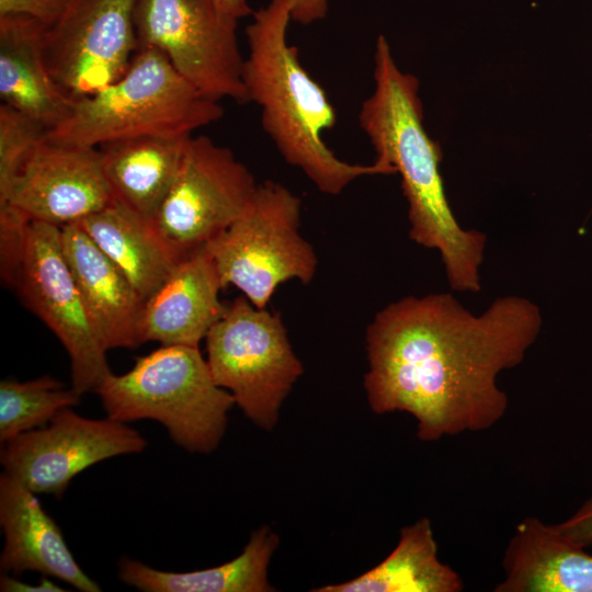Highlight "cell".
Segmentation results:
<instances>
[{
    "label": "cell",
    "instance_id": "obj_25",
    "mask_svg": "<svg viewBox=\"0 0 592 592\" xmlns=\"http://www.w3.org/2000/svg\"><path fill=\"white\" fill-rule=\"evenodd\" d=\"M67 3L68 0H0V16L25 15L50 27L59 20Z\"/></svg>",
    "mask_w": 592,
    "mask_h": 592
},
{
    "label": "cell",
    "instance_id": "obj_17",
    "mask_svg": "<svg viewBox=\"0 0 592 592\" xmlns=\"http://www.w3.org/2000/svg\"><path fill=\"white\" fill-rule=\"evenodd\" d=\"M502 566L494 592H592V555L536 516L515 526Z\"/></svg>",
    "mask_w": 592,
    "mask_h": 592
},
{
    "label": "cell",
    "instance_id": "obj_6",
    "mask_svg": "<svg viewBox=\"0 0 592 592\" xmlns=\"http://www.w3.org/2000/svg\"><path fill=\"white\" fill-rule=\"evenodd\" d=\"M0 243L2 281L67 351L71 387L80 395L94 391L111 369L65 258L60 227L5 217Z\"/></svg>",
    "mask_w": 592,
    "mask_h": 592
},
{
    "label": "cell",
    "instance_id": "obj_21",
    "mask_svg": "<svg viewBox=\"0 0 592 592\" xmlns=\"http://www.w3.org/2000/svg\"><path fill=\"white\" fill-rule=\"evenodd\" d=\"M277 546L278 535L263 525L250 535L239 556L219 566L170 572L124 557L118 562V577L144 592H271L275 589L267 570Z\"/></svg>",
    "mask_w": 592,
    "mask_h": 592
},
{
    "label": "cell",
    "instance_id": "obj_16",
    "mask_svg": "<svg viewBox=\"0 0 592 592\" xmlns=\"http://www.w3.org/2000/svg\"><path fill=\"white\" fill-rule=\"evenodd\" d=\"M60 238L87 316L104 350L138 346L143 300L126 276L77 223L60 227Z\"/></svg>",
    "mask_w": 592,
    "mask_h": 592
},
{
    "label": "cell",
    "instance_id": "obj_14",
    "mask_svg": "<svg viewBox=\"0 0 592 592\" xmlns=\"http://www.w3.org/2000/svg\"><path fill=\"white\" fill-rule=\"evenodd\" d=\"M212 255L202 246L185 255L164 282L143 301L139 343L198 346L221 318L226 304Z\"/></svg>",
    "mask_w": 592,
    "mask_h": 592
},
{
    "label": "cell",
    "instance_id": "obj_11",
    "mask_svg": "<svg viewBox=\"0 0 592 592\" xmlns=\"http://www.w3.org/2000/svg\"><path fill=\"white\" fill-rule=\"evenodd\" d=\"M136 2L68 0L43 44L47 70L67 96H88L126 71L138 49Z\"/></svg>",
    "mask_w": 592,
    "mask_h": 592
},
{
    "label": "cell",
    "instance_id": "obj_28",
    "mask_svg": "<svg viewBox=\"0 0 592 592\" xmlns=\"http://www.w3.org/2000/svg\"><path fill=\"white\" fill-rule=\"evenodd\" d=\"M0 591L2 592H64L53 580L43 576L37 584L22 582L19 579L2 573L0 578Z\"/></svg>",
    "mask_w": 592,
    "mask_h": 592
},
{
    "label": "cell",
    "instance_id": "obj_13",
    "mask_svg": "<svg viewBox=\"0 0 592 592\" xmlns=\"http://www.w3.org/2000/svg\"><path fill=\"white\" fill-rule=\"evenodd\" d=\"M115 201L95 147L45 139L31 155L0 206L57 227L77 223Z\"/></svg>",
    "mask_w": 592,
    "mask_h": 592
},
{
    "label": "cell",
    "instance_id": "obj_29",
    "mask_svg": "<svg viewBox=\"0 0 592 592\" xmlns=\"http://www.w3.org/2000/svg\"><path fill=\"white\" fill-rule=\"evenodd\" d=\"M223 12L241 19L252 13L247 0H212Z\"/></svg>",
    "mask_w": 592,
    "mask_h": 592
},
{
    "label": "cell",
    "instance_id": "obj_8",
    "mask_svg": "<svg viewBox=\"0 0 592 592\" xmlns=\"http://www.w3.org/2000/svg\"><path fill=\"white\" fill-rule=\"evenodd\" d=\"M205 342L215 383L231 394L251 422L271 431L304 372L281 314L258 308L240 295L226 305Z\"/></svg>",
    "mask_w": 592,
    "mask_h": 592
},
{
    "label": "cell",
    "instance_id": "obj_12",
    "mask_svg": "<svg viewBox=\"0 0 592 592\" xmlns=\"http://www.w3.org/2000/svg\"><path fill=\"white\" fill-rule=\"evenodd\" d=\"M1 446L0 463L7 474L36 494L60 499L84 469L107 458L140 453L147 441L125 422L109 417L89 419L67 408L45 426Z\"/></svg>",
    "mask_w": 592,
    "mask_h": 592
},
{
    "label": "cell",
    "instance_id": "obj_7",
    "mask_svg": "<svg viewBox=\"0 0 592 592\" xmlns=\"http://www.w3.org/2000/svg\"><path fill=\"white\" fill-rule=\"evenodd\" d=\"M300 198L285 185L258 183L241 215L205 244L223 287L232 285L255 307L265 308L281 284L310 283L318 259L300 235Z\"/></svg>",
    "mask_w": 592,
    "mask_h": 592
},
{
    "label": "cell",
    "instance_id": "obj_5",
    "mask_svg": "<svg viewBox=\"0 0 592 592\" xmlns=\"http://www.w3.org/2000/svg\"><path fill=\"white\" fill-rule=\"evenodd\" d=\"M94 392L106 417L157 421L177 445L202 454L217 448L236 405L215 383L198 346L189 345H161L137 357L128 372H111Z\"/></svg>",
    "mask_w": 592,
    "mask_h": 592
},
{
    "label": "cell",
    "instance_id": "obj_23",
    "mask_svg": "<svg viewBox=\"0 0 592 592\" xmlns=\"http://www.w3.org/2000/svg\"><path fill=\"white\" fill-rule=\"evenodd\" d=\"M81 395L48 375L0 383V443L45 426L59 411L78 406Z\"/></svg>",
    "mask_w": 592,
    "mask_h": 592
},
{
    "label": "cell",
    "instance_id": "obj_9",
    "mask_svg": "<svg viewBox=\"0 0 592 592\" xmlns=\"http://www.w3.org/2000/svg\"><path fill=\"white\" fill-rule=\"evenodd\" d=\"M237 23L212 0H137L135 8L138 48L160 50L206 98L243 104L249 99Z\"/></svg>",
    "mask_w": 592,
    "mask_h": 592
},
{
    "label": "cell",
    "instance_id": "obj_1",
    "mask_svg": "<svg viewBox=\"0 0 592 592\" xmlns=\"http://www.w3.org/2000/svg\"><path fill=\"white\" fill-rule=\"evenodd\" d=\"M542 326L539 307L516 295L478 315L449 293L394 301L366 328L368 405L412 415L421 441L488 430L509 406L499 374L523 362Z\"/></svg>",
    "mask_w": 592,
    "mask_h": 592
},
{
    "label": "cell",
    "instance_id": "obj_27",
    "mask_svg": "<svg viewBox=\"0 0 592 592\" xmlns=\"http://www.w3.org/2000/svg\"><path fill=\"white\" fill-rule=\"evenodd\" d=\"M291 20L310 24L322 20L328 12V0H285Z\"/></svg>",
    "mask_w": 592,
    "mask_h": 592
},
{
    "label": "cell",
    "instance_id": "obj_26",
    "mask_svg": "<svg viewBox=\"0 0 592 592\" xmlns=\"http://www.w3.org/2000/svg\"><path fill=\"white\" fill-rule=\"evenodd\" d=\"M554 525L574 545L582 548L592 546V496L571 516Z\"/></svg>",
    "mask_w": 592,
    "mask_h": 592
},
{
    "label": "cell",
    "instance_id": "obj_2",
    "mask_svg": "<svg viewBox=\"0 0 592 592\" xmlns=\"http://www.w3.org/2000/svg\"><path fill=\"white\" fill-rule=\"evenodd\" d=\"M374 81L358 121L375 162L400 175L410 239L440 252L452 289L479 292L487 236L463 228L452 212L440 172L441 147L423 127L419 80L400 70L384 35L375 44Z\"/></svg>",
    "mask_w": 592,
    "mask_h": 592
},
{
    "label": "cell",
    "instance_id": "obj_10",
    "mask_svg": "<svg viewBox=\"0 0 592 592\" xmlns=\"http://www.w3.org/2000/svg\"><path fill=\"white\" fill-rule=\"evenodd\" d=\"M257 185L229 148L207 136L192 135L153 223L170 246L186 255L227 229L244 210Z\"/></svg>",
    "mask_w": 592,
    "mask_h": 592
},
{
    "label": "cell",
    "instance_id": "obj_4",
    "mask_svg": "<svg viewBox=\"0 0 592 592\" xmlns=\"http://www.w3.org/2000/svg\"><path fill=\"white\" fill-rule=\"evenodd\" d=\"M218 101L190 84L153 47H139L126 71L96 92L73 100L46 139L99 147L138 137H180L217 122Z\"/></svg>",
    "mask_w": 592,
    "mask_h": 592
},
{
    "label": "cell",
    "instance_id": "obj_18",
    "mask_svg": "<svg viewBox=\"0 0 592 592\" xmlns=\"http://www.w3.org/2000/svg\"><path fill=\"white\" fill-rule=\"evenodd\" d=\"M48 26L25 15L0 16V98L47 127H55L73 102L49 75L43 53Z\"/></svg>",
    "mask_w": 592,
    "mask_h": 592
},
{
    "label": "cell",
    "instance_id": "obj_20",
    "mask_svg": "<svg viewBox=\"0 0 592 592\" xmlns=\"http://www.w3.org/2000/svg\"><path fill=\"white\" fill-rule=\"evenodd\" d=\"M191 136L138 137L99 146L115 200L153 218L173 184Z\"/></svg>",
    "mask_w": 592,
    "mask_h": 592
},
{
    "label": "cell",
    "instance_id": "obj_22",
    "mask_svg": "<svg viewBox=\"0 0 592 592\" xmlns=\"http://www.w3.org/2000/svg\"><path fill=\"white\" fill-rule=\"evenodd\" d=\"M459 574L439 558L431 521L422 517L401 528L394 550L361 576L314 592H459Z\"/></svg>",
    "mask_w": 592,
    "mask_h": 592
},
{
    "label": "cell",
    "instance_id": "obj_24",
    "mask_svg": "<svg viewBox=\"0 0 592 592\" xmlns=\"http://www.w3.org/2000/svg\"><path fill=\"white\" fill-rule=\"evenodd\" d=\"M48 129L35 118L0 104V202L3 201L25 162L46 139Z\"/></svg>",
    "mask_w": 592,
    "mask_h": 592
},
{
    "label": "cell",
    "instance_id": "obj_15",
    "mask_svg": "<svg viewBox=\"0 0 592 592\" xmlns=\"http://www.w3.org/2000/svg\"><path fill=\"white\" fill-rule=\"evenodd\" d=\"M0 526L4 536L0 554L2 573L33 571L82 592L102 590L77 563L59 526L43 509L36 493L5 471L0 475Z\"/></svg>",
    "mask_w": 592,
    "mask_h": 592
},
{
    "label": "cell",
    "instance_id": "obj_19",
    "mask_svg": "<svg viewBox=\"0 0 592 592\" xmlns=\"http://www.w3.org/2000/svg\"><path fill=\"white\" fill-rule=\"evenodd\" d=\"M77 224L121 270L143 301L185 257L162 237L152 218L117 200Z\"/></svg>",
    "mask_w": 592,
    "mask_h": 592
},
{
    "label": "cell",
    "instance_id": "obj_3",
    "mask_svg": "<svg viewBox=\"0 0 592 592\" xmlns=\"http://www.w3.org/2000/svg\"><path fill=\"white\" fill-rule=\"evenodd\" d=\"M291 21L285 0H270L246 29L242 80L249 101L261 107L262 128L283 159L325 194L338 195L362 177L391 174L375 161L345 162L325 143L323 133L335 125L337 114L300 64L297 47L287 42Z\"/></svg>",
    "mask_w": 592,
    "mask_h": 592
}]
</instances>
